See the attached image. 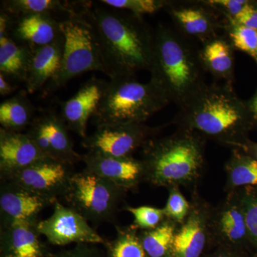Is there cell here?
<instances>
[{
	"label": "cell",
	"mask_w": 257,
	"mask_h": 257,
	"mask_svg": "<svg viewBox=\"0 0 257 257\" xmlns=\"http://www.w3.org/2000/svg\"><path fill=\"white\" fill-rule=\"evenodd\" d=\"M174 123L216 143L237 148L254 124L247 103L236 95L233 84H206L184 107Z\"/></svg>",
	"instance_id": "6da1fadb"
},
{
	"label": "cell",
	"mask_w": 257,
	"mask_h": 257,
	"mask_svg": "<svg viewBox=\"0 0 257 257\" xmlns=\"http://www.w3.org/2000/svg\"><path fill=\"white\" fill-rule=\"evenodd\" d=\"M100 45L105 74L110 79L135 77L150 69L154 32L140 15L104 8H85Z\"/></svg>",
	"instance_id": "7a4b0ae2"
},
{
	"label": "cell",
	"mask_w": 257,
	"mask_h": 257,
	"mask_svg": "<svg viewBox=\"0 0 257 257\" xmlns=\"http://www.w3.org/2000/svg\"><path fill=\"white\" fill-rule=\"evenodd\" d=\"M149 70L150 82L179 109L207 84L199 50L175 28L162 24L154 31Z\"/></svg>",
	"instance_id": "3957f363"
},
{
	"label": "cell",
	"mask_w": 257,
	"mask_h": 257,
	"mask_svg": "<svg viewBox=\"0 0 257 257\" xmlns=\"http://www.w3.org/2000/svg\"><path fill=\"white\" fill-rule=\"evenodd\" d=\"M145 181L157 187H196L205 167V139L178 128L152 139L142 149Z\"/></svg>",
	"instance_id": "277c9868"
},
{
	"label": "cell",
	"mask_w": 257,
	"mask_h": 257,
	"mask_svg": "<svg viewBox=\"0 0 257 257\" xmlns=\"http://www.w3.org/2000/svg\"><path fill=\"white\" fill-rule=\"evenodd\" d=\"M170 101L152 82H138L135 77L111 79L92 116L93 124H145Z\"/></svg>",
	"instance_id": "5b68a950"
},
{
	"label": "cell",
	"mask_w": 257,
	"mask_h": 257,
	"mask_svg": "<svg viewBox=\"0 0 257 257\" xmlns=\"http://www.w3.org/2000/svg\"><path fill=\"white\" fill-rule=\"evenodd\" d=\"M60 27L64 37L63 56L60 70L47 84L48 92L84 72H106L97 35L85 10L70 13L60 20Z\"/></svg>",
	"instance_id": "8992f818"
},
{
	"label": "cell",
	"mask_w": 257,
	"mask_h": 257,
	"mask_svg": "<svg viewBox=\"0 0 257 257\" xmlns=\"http://www.w3.org/2000/svg\"><path fill=\"white\" fill-rule=\"evenodd\" d=\"M126 191L109 181L83 170L74 172L62 199L88 221H112Z\"/></svg>",
	"instance_id": "52a82bcc"
},
{
	"label": "cell",
	"mask_w": 257,
	"mask_h": 257,
	"mask_svg": "<svg viewBox=\"0 0 257 257\" xmlns=\"http://www.w3.org/2000/svg\"><path fill=\"white\" fill-rule=\"evenodd\" d=\"M161 130L145 124L104 125L97 126L92 135L83 139L82 145L88 153L133 157L135 152L156 138Z\"/></svg>",
	"instance_id": "ba28073f"
},
{
	"label": "cell",
	"mask_w": 257,
	"mask_h": 257,
	"mask_svg": "<svg viewBox=\"0 0 257 257\" xmlns=\"http://www.w3.org/2000/svg\"><path fill=\"white\" fill-rule=\"evenodd\" d=\"M210 245L243 253L250 247L247 226L240 189L226 193L224 200L212 207L209 219Z\"/></svg>",
	"instance_id": "9c48e42d"
},
{
	"label": "cell",
	"mask_w": 257,
	"mask_h": 257,
	"mask_svg": "<svg viewBox=\"0 0 257 257\" xmlns=\"http://www.w3.org/2000/svg\"><path fill=\"white\" fill-rule=\"evenodd\" d=\"M72 166L52 160L44 159L33 165L4 177L1 181L10 182L55 202L62 199L74 175Z\"/></svg>",
	"instance_id": "30bf717a"
},
{
	"label": "cell",
	"mask_w": 257,
	"mask_h": 257,
	"mask_svg": "<svg viewBox=\"0 0 257 257\" xmlns=\"http://www.w3.org/2000/svg\"><path fill=\"white\" fill-rule=\"evenodd\" d=\"M164 9L181 35L202 45L219 35L229 23L206 1H165Z\"/></svg>",
	"instance_id": "8fae6325"
},
{
	"label": "cell",
	"mask_w": 257,
	"mask_h": 257,
	"mask_svg": "<svg viewBox=\"0 0 257 257\" xmlns=\"http://www.w3.org/2000/svg\"><path fill=\"white\" fill-rule=\"evenodd\" d=\"M50 217L40 220L37 229L51 244L65 246L70 243L104 245L106 240L98 234L89 221L77 211L57 200Z\"/></svg>",
	"instance_id": "7c38bea8"
},
{
	"label": "cell",
	"mask_w": 257,
	"mask_h": 257,
	"mask_svg": "<svg viewBox=\"0 0 257 257\" xmlns=\"http://www.w3.org/2000/svg\"><path fill=\"white\" fill-rule=\"evenodd\" d=\"M188 216L179 225L170 257H203L210 245L209 219L212 206L194 189Z\"/></svg>",
	"instance_id": "4fadbf2b"
},
{
	"label": "cell",
	"mask_w": 257,
	"mask_h": 257,
	"mask_svg": "<svg viewBox=\"0 0 257 257\" xmlns=\"http://www.w3.org/2000/svg\"><path fill=\"white\" fill-rule=\"evenodd\" d=\"M68 128L62 116L46 112L33 119L27 135L45 157L73 165L82 156L74 150Z\"/></svg>",
	"instance_id": "5bb4252c"
},
{
	"label": "cell",
	"mask_w": 257,
	"mask_h": 257,
	"mask_svg": "<svg viewBox=\"0 0 257 257\" xmlns=\"http://www.w3.org/2000/svg\"><path fill=\"white\" fill-rule=\"evenodd\" d=\"M82 161L84 170L124 189L135 190L145 181V169L143 161L135 157H114L87 153Z\"/></svg>",
	"instance_id": "9a60e30c"
},
{
	"label": "cell",
	"mask_w": 257,
	"mask_h": 257,
	"mask_svg": "<svg viewBox=\"0 0 257 257\" xmlns=\"http://www.w3.org/2000/svg\"><path fill=\"white\" fill-rule=\"evenodd\" d=\"M38 223L1 224L0 257H50L52 252L41 240Z\"/></svg>",
	"instance_id": "2e32d148"
},
{
	"label": "cell",
	"mask_w": 257,
	"mask_h": 257,
	"mask_svg": "<svg viewBox=\"0 0 257 257\" xmlns=\"http://www.w3.org/2000/svg\"><path fill=\"white\" fill-rule=\"evenodd\" d=\"M55 202L21 188L10 182L2 181L0 187L1 224L13 221L38 223L39 214Z\"/></svg>",
	"instance_id": "e0dca14e"
},
{
	"label": "cell",
	"mask_w": 257,
	"mask_h": 257,
	"mask_svg": "<svg viewBox=\"0 0 257 257\" xmlns=\"http://www.w3.org/2000/svg\"><path fill=\"white\" fill-rule=\"evenodd\" d=\"M107 82L92 78L79 89L78 92L64 102L62 117L69 130L81 138L87 137V126L104 95Z\"/></svg>",
	"instance_id": "ac0fdd59"
},
{
	"label": "cell",
	"mask_w": 257,
	"mask_h": 257,
	"mask_svg": "<svg viewBox=\"0 0 257 257\" xmlns=\"http://www.w3.org/2000/svg\"><path fill=\"white\" fill-rule=\"evenodd\" d=\"M48 158L26 134L0 130V174L4 177Z\"/></svg>",
	"instance_id": "d6986e66"
},
{
	"label": "cell",
	"mask_w": 257,
	"mask_h": 257,
	"mask_svg": "<svg viewBox=\"0 0 257 257\" xmlns=\"http://www.w3.org/2000/svg\"><path fill=\"white\" fill-rule=\"evenodd\" d=\"M13 26V40L31 47L32 50L52 43L62 35L60 22L51 15H27L18 17Z\"/></svg>",
	"instance_id": "ffe728a7"
},
{
	"label": "cell",
	"mask_w": 257,
	"mask_h": 257,
	"mask_svg": "<svg viewBox=\"0 0 257 257\" xmlns=\"http://www.w3.org/2000/svg\"><path fill=\"white\" fill-rule=\"evenodd\" d=\"M64 52V37L33 50L26 79V89L34 93L48 84L60 70Z\"/></svg>",
	"instance_id": "44dd1931"
},
{
	"label": "cell",
	"mask_w": 257,
	"mask_h": 257,
	"mask_svg": "<svg viewBox=\"0 0 257 257\" xmlns=\"http://www.w3.org/2000/svg\"><path fill=\"white\" fill-rule=\"evenodd\" d=\"M234 47L227 36L218 35L199 50V57L205 72L216 81L233 84L234 79Z\"/></svg>",
	"instance_id": "7402d4cb"
},
{
	"label": "cell",
	"mask_w": 257,
	"mask_h": 257,
	"mask_svg": "<svg viewBox=\"0 0 257 257\" xmlns=\"http://www.w3.org/2000/svg\"><path fill=\"white\" fill-rule=\"evenodd\" d=\"M33 50L15 41L9 33L0 35V74L19 82H26Z\"/></svg>",
	"instance_id": "603a6c76"
},
{
	"label": "cell",
	"mask_w": 257,
	"mask_h": 257,
	"mask_svg": "<svg viewBox=\"0 0 257 257\" xmlns=\"http://www.w3.org/2000/svg\"><path fill=\"white\" fill-rule=\"evenodd\" d=\"M226 193L245 187H257V161L238 149H233L224 167Z\"/></svg>",
	"instance_id": "cb8c5ba5"
},
{
	"label": "cell",
	"mask_w": 257,
	"mask_h": 257,
	"mask_svg": "<svg viewBox=\"0 0 257 257\" xmlns=\"http://www.w3.org/2000/svg\"><path fill=\"white\" fill-rule=\"evenodd\" d=\"M179 224L166 218L155 229L140 231V240L148 257H170Z\"/></svg>",
	"instance_id": "d4e9b609"
},
{
	"label": "cell",
	"mask_w": 257,
	"mask_h": 257,
	"mask_svg": "<svg viewBox=\"0 0 257 257\" xmlns=\"http://www.w3.org/2000/svg\"><path fill=\"white\" fill-rule=\"evenodd\" d=\"M116 237L106 240L104 246L106 257H148L144 249L139 232L133 226H116Z\"/></svg>",
	"instance_id": "484cf974"
},
{
	"label": "cell",
	"mask_w": 257,
	"mask_h": 257,
	"mask_svg": "<svg viewBox=\"0 0 257 257\" xmlns=\"http://www.w3.org/2000/svg\"><path fill=\"white\" fill-rule=\"evenodd\" d=\"M32 106L26 96L18 95L2 103L0 124L5 130L20 132L31 124Z\"/></svg>",
	"instance_id": "4316f807"
},
{
	"label": "cell",
	"mask_w": 257,
	"mask_h": 257,
	"mask_svg": "<svg viewBox=\"0 0 257 257\" xmlns=\"http://www.w3.org/2000/svg\"><path fill=\"white\" fill-rule=\"evenodd\" d=\"M2 11L13 16L27 15H51L62 12L68 15L74 12L72 7L64 5L58 0H10L3 2Z\"/></svg>",
	"instance_id": "83f0119b"
},
{
	"label": "cell",
	"mask_w": 257,
	"mask_h": 257,
	"mask_svg": "<svg viewBox=\"0 0 257 257\" xmlns=\"http://www.w3.org/2000/svg\"><path fill=\"white\" fill-rule=\"evenodd\" d=\"M225 30L234 50L247 54L257 64V30L229 22Z\"/></svg>",
	"instance_id": "f1b7e54d"
},
{
	"label": "cell",
	"mask_w": 257,
	"mask_h": 257,
	"mask_svg": "<svg viewBox=\"0 0 257 257\" xmlns=\"http://www.w3.org/2000/svg\"><path fill=\"white\" fill-rule=\"evenodd\" d=\"M247 226L250 247L257 253V187L239 189Z\"/></svg>",
	"instance_id": "f546056e"
},
{
	"label": "cell",
	"mask_w": 257,
	"mask_h": 257,
	"mask_svg": "<svg viewBox=\"0 0 257 257\" xmlns=\"http://www.w3.org/2000/svg\"><path fill=\"white\" fill-rule=\"evenodd\" d=\"M125 209L133 215V226L139 231L155 229L165 220L166 216L162 208L151 206L130 207L126 206Z\"/></svg>",
	"instance_id": "4dcf8cb0"
},
{
	"label": "cell",
	"mask_w": 257,
	"mask_h": 257,
	"mask_svg": "<svg viewBox=\"0 0 257 257\" xmlns=\"http://www.w3.org/2000/svg\"><path fill=\"white\" fill-rule=\"evenodd\" d=\"M168 198L163 209L166 218L180 225L188 216L190 201L187 200L178 187L168 189Z\"/></svg>",
	"instance_id": "1f68e13d"
},
{
	"label": "cell",
	"mask_w": 257,
	"mask_h": 257,
	"mask_svg": "<svg viewBox=\"0 0 257 257\" xmlns=\"http://www.w3.org/2000/svg\"><path fill=\"white\" fill-rule=\"evenodd\" d=\"M100 3L140 16L156 13L164 9L165 5V1L162 0H101Z\"/></svg>",
	"instance_id": "d6a6232c"
},
{
	"label": "cell",
	"mask_w": 257,
	"mask_h": 257,
	"mask_svg": "<svg viewBox=\"0 0 257 257\" xmlns=\"http://www.w3.org/2000/svg\"><path fill=\"white\" fill-rule=\"evenodd\" d=\"M206 2L227 21L237 16L250 3L247 0H207Z\"/></svg>",
	"instance_id": "836d02e7"
},
{
	"label": "cell",
	"mask_w": 257,
	"mask_h": 257,
	"mask_svg": "<svg viewBox=\"0 0 257 257\" xmlns=\"http://www.w3.org/2000/svg\"><path fill=\"white\" fill-rule=\"evenodd\" d=\"M50 257H106V253L101 251L94 244L79 243L70 249L64 250L57 253H52Z\"/></svg>",
	"instance_id": "e575fe53"
},
{
	"label": "cell",
	"mask_w": 257,
	"mask_h": 257,
	"mask_svg": "<svg viewBox=\"0 0 257 257\" xmlns=\"http://www.w3.org/2000/svg\"><path fill=\"white\" fill-rule=\"evenodd\" d=\"M228 22L257 30V6L250 2L237 16Z\"/></svg>",
	"instance_id": "d590c367"
},
{
	"label": "cell",
	"mask_w": 257,
	"mask_h": 257,
	"mask_svg": "<svg viewBox=\"0 0 257 257\" xmlns=\"http://www.w3.org/2000/svg\"><path fill=\"white\" fill-rule=\"evenodd\" d=\"M236 149L241 150L257 161V143L247 140Z\"/></svg>",
	"instance_id": "8d00e7d4"
},
{
	"label": "cell",
	"mask_w": 257,
	"mask_h": 257,
	"mask_svg": "<svg viewBox=\"0 0 257 257\" xmlns=\"http://www.w3.org/2000/svg\"><path fill=\"white\" fill-rule=\"evenodd\" d=\"M242 253L228 248H216L215 251L205 257H242Z\"/></svg>",
	"instance_id": "74e56055"
},
{
	"label": "cell",
	"mask_w": 257,
	"mask_h": 257,
	"mask_svg": "<svg viewBox=\"0 0 257 257\" xmlns=\"http://www.w3.org/2000/svg\"><path fill=\"white\" fill-rule=\"evenodd\" d=\"M15 90V87L8 80L3 74H0V94L8 95Z\"/></svg>",
	"instance_id": "f35d334b"
},
{
	"label": "cell",
	"mask_w": 257,
	"mask_h": 257,
	"mask_svg": "<svg viewBox=\"0 0 257 257\" xmlns=\"http://www.w3.org/2000/svg\"><path fill=\"white\" fill-rule=\"evenodd\" d=\"M247 103L248 108L251 113L254 126L257 125V91Z\"/></svg>",
	"instance_id": "ab89813d"
},
{
	"label": "cell",
	"mask_w": 257,
	"mask_h": 257,
	"mask_svg": "<svg viewBox=\"0 0 257 257\" xmlns=\"http://www.w3.org/2000/svg\"><path fill=\"white\" fill-rule=\"evenodd\" d=\"M253 257H257V253H254V254H253Z\"/></svg>",
	"instance_id": "60d3db41"
}]
</instances>
